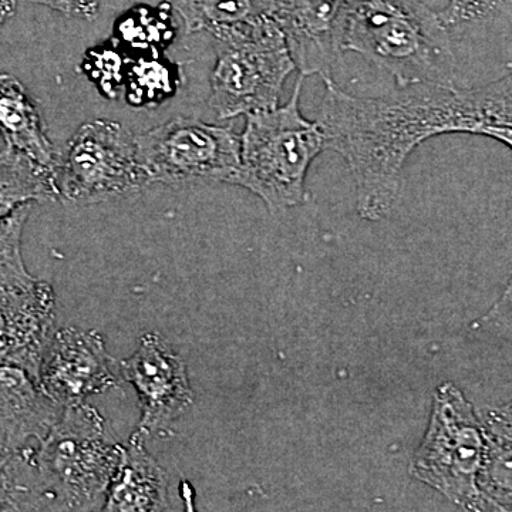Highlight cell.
Wrapping results in <instances>:
<instances>
[{
	"instance_id": "6da1fadb",
	"label": "cell",
	"mask_w": 512,
	"mask_h": 512,
	"mask_svg": "<svg viewBox=\"0 0 512 512\" xmlns=\"http://www.w3.org/2000/svg\"><path fill=\"white\" fill-rule=\"evenodd\" d=\"M328 148L345 158L356 190L357 214L366 221L389 217L413 151L430 138L471 134L512 150V72L485 86H410L380 97L343 92L333 80L316 119ZM512 303V276L488 315Z\"/></svg>"
},
{
	"instance_id": "7a4b0ae2",
	"label": "cell",
	"mask_w": 512,
	"mask_h": 512,
	"mask_svg": "<svg viewBox=\"0 0 512 512\" xmlns=\"http://www.w3.org/2000/svg\"><path fill=\"white\" fill-rule=\"evenodd\" d=\"M345 50L389 73L400 89L458 86L450 30L419 0H348Z\"/></svg>"
},
{
	"instance_id": "3957f363",
	"label": "cell",
	"mask_w": 512,
	"mask_h": 512,
	"mask_svg": "<svg viewBox=\"0 0 512 512\" xmlns=\"http://www.w3.org/2000/svg\"><path fill=\"white\" fill-rule=\"evenodd\" d=\"M299 77L291 99L274 110L248 114L241 136V163L232 185L251 191L271 212L289 210L306 198L305 183L316 157L328 150L318 121L303 117Z\"/></svg>"
},
{
	"instance_id": "277c9868",
	"label": "cell",
	"mask_w": 512,
	"mask_h": 512,
	"mask_svg": "<svg viewBox=\"0 0 512 512\" xmlns=\"http://www.w3.org/2000/svg\"><path fill=\"white\" fill-rule=\"evenodd\" d=\"M120 456L94 407H66L33 454L47 510L101 511Z\"/></svg>"
},
{
	"instance_id": "5b68a950",
	"label": "cell",
	"mask_w": 512,
	"mask_h": 512,
	"mask_svg": "<svg viewBox=\"0 0 512 512\" xmlns=\"http://www.w3.org/2000/svg\"><path fill=\"white\" fill-rule=\"evenodd\" d=\"M487 450L483 421L456 384L434 392L429 426L412 458L414 480L429 485L464 511H488L478 488Z\"/></svg>"
},
{
	"instance_id": "8992f818",
	"label": "cell",
	"mask_w": 512,
	"mask_h": 512,
	"mask_svg": "<svg viewBox=\"0 0 512 512\" xmlns=\"http://www.w3.org/2000/svg\"><path fill=\"white\" fill-rule=\"evenodd\" d=\"M212 37L217 63L211 74L210 107L218 119L276 109L296 66L274 18Z\"/></svg>"
},
{
	"instance_id": "52a82bcc",
	"label": "cell",
	"mask_w": 512,
	"mask_h": 512,
	"mask_svg": "<svg viewBox=\"0 0 512 512\" xmlns=\"http://www.w3.org/2000/svg\"><path fill=\"white\" fill-rule=\"evenodd\" d=\"M136 146L148 185L232 184L241 163L239 134L190 117H177L138 134Z\"/></svg>"
},
{
	"instance_id": "ba28073f",
	"label": "cell",
	"mask_w": 512,
	"mask_h": 512,
	"mask_svg": "<svg viewBox=\"0 0 512 512\" xmlns=\"http://www.w3.org/2000/svg\"><path fill=\"white\" fill-rule=\"evenodd\" d=\"M136 136L117 121L93 120L70 138L56 170L59 200L93 205L146 187Z\"/></svg>"
},
{
	"instance_id": "9c48e42d",
	"label": "cell",
	"mask_w": 512,
	"mask_h": 512,
	"mask_svg": "<svg viewBox=\"0 0 512 512\" xmlns=\"http://www.w3.org/2000/svg\"><path fill=\"white\" fill-rule=\"evenodd\" d=\"M123 380L134 387L141 417L137 434L168 433L194 403L183 357L158 333H144L136 352L120 362Z\"/></svg>"
},
{
	"instance_id": "30bf717a",
	"label": "cell",
	"mask_w": 512,
	"mask_h": 512,
	"mask_svg": "<svg viewBox=\"0 0 512 512\" xmlns=\"http://www.w3.org/2000/svg\"><path fill=\"white\" fill-rule=\"evenodd\" d=\"M123 382L120 362L110 355L96 330H57L47 346L39 383L60 406L86 403L93 394L114 389Z\"/></svg>"
},
{
	"instance_id": "8fae6325",
	"label": "cell",
	"mask_w": 512,
	"mask_h": 512,
	"mask_svg": "<svg viewBox=\"0 0 512 512\" xmlns=\"http://www.w3.org/2000/svg\"><path fill=\"white\" fill-rule=\"evenodd\" d=\"M272 16L301 76L332 80L346 52L348 0H274Z\"/></svg>"
},
{
	"instance_id": "7c38bea8",
	"label": "cell",
	"mask_w": 512,
	"mask_h": 512,
	"mask_svg": "<svg viewBox=\"0 0 512 512\" xmlns=\"http://www.w3.org/2000/svg\"><path fill=\"white\" fill-rule=\"evenodd\" d=\"M55 320V292L47 282L36 279L25 288L0 286V363L22 367L39 380Z\"/></svg>"
},
{
	"instance_id": "4fadbf2b",
	"label": "cell",
	"mask_w": 512,
	"mask_h": 512,
	"mask_svg": "<svg viewBox=\"0 0 512 512\" xmlns=\"http://www.w3.org/2000/svg\"><path fill=\"white\" fill-rule=\"evenodd\" d=\"M64 407L22 367L0 363V444L12 451L39 446Z\"/></svg>"
},
{
	"instance_id": "5bb4252c",
	"label": "cell",
	"mask_w": 512,
	"mask_h": 512,
	"mask_svg": "<svg viewBox=\"0 0 512 512\" xmlns=\"http://www.w3.org/2000/svg\"><path fill=\"white\" fill-rule=\"evenodd\" d=\"M168 476L134 433L121 446L119 466L111 478L101 511L157 512L171 510Z\"/></svg>"
},
{
	"instance_id": "9a60e30c",
	"label": "cell",
	"mask_w": 512,
	"mask_h": 512,
	"mask_svg": "<svg viewBox=\"0 0 512 512\" xmlns=\"http://www.w3.org/2000/svg\"><path fill=\"white\" fill-rule=\"evenodd\" d=\"M0 134L6 146L56 175L60 154L46 133L42 114L16 77L0 74Z\"/></svg>"
},
{
	"instance_id": "2e32d148",
	"label": "cell",
	"mask_w": 512,
	"mask_h": 512,
	"mask_svg": "<svg viewBox=\"0 0 512 512\" xmlns=\"http://www.w3.org/2000/svg\"><path fill=\"white\" fill-rule=\"evenodd\" d=\"M59 200L56 175L6 146L0 151V220L20 205Z\"/></svg>"
},
{
	"instance_id": "e0dca14e",
	"label": "cell",
	"mask_w": 512,
	"mask_h": 512,
	"mask_svg": "<svg viewBox=\"0 0 512 512\" xmlns=\"http://www.w3.org/2000/svg\"><path fill=\"white\" fill-rule=\"evenodd\" d=\"M184 20L187 33L241 28L274 18V0H168Z\"/></svg>"
},
{
	"instance_id": "ac0fdd59",
	"label": "cell",
	"mask_w": 512,
	"mask_h": 512,
	"mask_svg": "<svg viewBox=\"0 0 512 512\" xmlns=\"http://www.w3.org/2000/svg\"><path fill=\"white\" fill-rule=\"evenodd\" d=\"M35 448L0 446V511H49L33 460Z\"/></svg>"
},
{
	"instance_id": "d6986e66",
	"label": "cell",
	"mask_w": 512,
	"mask_h": 512,
	"mask_svg": "<svg viewBox=\"0 0 512 512\" xmlns=\"http://www.w3.org/2000/svg\"><path fill=\"white\" fill-rule=\"evenodd\" d=\"M32 204L20 205L0 220V286L25 288L36 281L22 256V235Z\"/></svg>"
},
{
	"instance_id": "ffe728a7",
	"label": "cell",
	"mask_w": 512,
	"mask_h": 512,
	"mask_svg": "<svg viewBox=\"0 0 512 512\" xmlns=\"http://www.w3.org/2000/svg\"><path fill=\"white\" fill-rule=\"evenodd\" d=\"M478 488L488 511H512V447L487 439Z\"/></svg>"
},
{
	"instance_id": "44dd1931",
	"label": "cell",
	"mask_w": 512,
	"mask_h": 512,
	"mask_svg": "<svg viewBox=\"0 0 512 512\" xmlns=\"http://www.w3.org/2000/svg\"><path fill=\"white\" fill-rule=\"evenodd\" d=\"M174 89L173 73L167 64L146 60L133 67L130 74L128 99L137 106L157 103L170 96Z\"/></svg>"
},
{
	"instance_id": "7402d4cb",
	"label": "cell",
	"mask_w": 512,
	"mask_h": 512,
	"mask_svg": "<svg viewBox=\"0 0 512 512\" xmlns=\"http://www.w3.org/2000/svg\"><path fill=\"white\" fill-rule=\"evenodd\" d=\"M508 3L512 5V0H448L439 16L451 33L473 23L483 22Z\"/></svg>"
},
{
	"instance_id": "603a6c76",
	"label": "cell",
	"mask_w": 512,
	"mask_h": 512,
	"mask_svg": "<svg viewBox=\"0 0 512 512\" xmlns=\"http://www.w3.org/2000/svg\"><path fill=\"white\" fill-rule=\"evenodd\" d=\"M480 417L488 440L512 447V400L503 406L485 410Z\"/></svg>"
},
{
	"instance_id": "cb8c5ba5",
	"label": "cell",
	"mask_w": 512,
	"mask_h": 512,
	"mask_svg": "<svg viewBox=\"0 0 512 512\" xmlns=\"http://www.w3.org/2000/svg\"><path fill=\"white\" fill-rule=\"evenodd\" d=\"M57 10L69 18L93 20L99 15L101 0H30Z\"/></svg>"
},
{
	"instance_id": "d4e9b609",
	"label": "cell",
	"mask_w": 512,
	"mask_h": 512,
	"mask_svg": "<svg viewBox=\"0 0 512 512\" xmlns=\"http://www.w3.org/2000/svg\"><path fill=\"white\" fill-rule=\"evenodd\" d=\"M15 0H0V26L15 15Z\"/></svg>"
}]
</instances>
